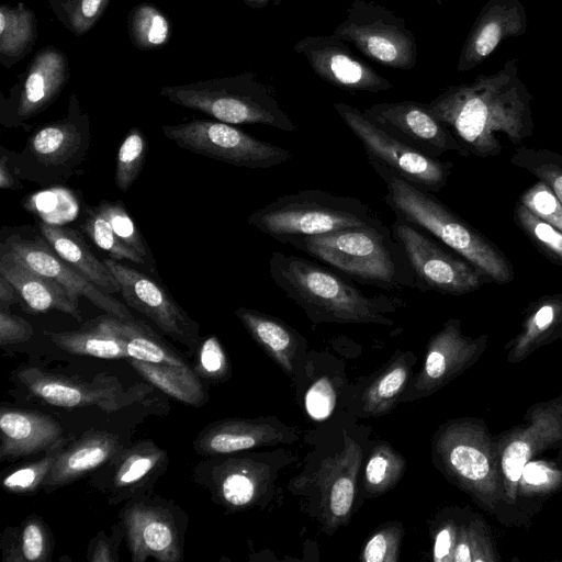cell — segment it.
Returning <instances> with one entry per match:
<instances>
[{
  "instance_id": "13",
  "label": "cell",
  "mask_w": 562,
  "mask_h": 562,
  "mask_svg": "<svg viewBox=\"0 0 562 562\" xmlns=\"http://www.w3.org/2000/svg\"><path fill=\"white\" fill-rule=\"evenodd\" d=\"M347 127L362 143L367 157H372L412 186L430 193L442 189L451 164L422 154L372 124L363 113L344 102L333 104Z\"/></svg>"
},
{
  "instance_id": "54",
  "label": "cell",
  "mask_w": 562,
  "mask_h": 562,
  "mask_svg": "<svg viewBox=\"0 0 562 562\" xmlns=\"http://www.w3.org/2000/svg\"><path fill=\"white\" fill-rule=\"evenodd\" d=\"M452 549V533L450 527L440 529L434 542V560L439 562L449 559Z\"/></svg>"
},
{
  "instance_id": "22",
  "label": "cell",
  "mask_w": 562,
  "mask_h": 562,
  "mask_svg": "<svg viewBox=\"0 0 562 562\" xmlns=\"http://www.w3.org/2000/svg\"><path fill=\"white\" fill-rule=\"evenodd\" d=\"M526 31V11L519 0H490L464 42L457 70L464 72L473 69L505 38L522 35Z\"/></svg>"
},
{
  "instance_id": "20",
  "label": "cell",
  "mask_w": 562,
  "mask_h": 562,
  "mask_svg": "<svg viewBox=\"0 0 562 562\" xmlns=\"http://www.w3.org/2000/svg\"><path fill=\"white\" fill-rule=\"evenodd\" d=\"M0 246L11 251L33 271L60 284L75 303L79 304V299L85 297L109 315L121 319L133 318L125 304L83 278L60 258L43 237L32 239L13 234Z\"/></svg>"
},
{
  "instance_id": "14",
  "label": "cell",
  "mask_w": 562,
  "mask_h": 562,
  "mask_svg": "<svg viewBox=\"0 0 562 562\" xmlns=\"http://www.w3.org/2000/svg\"><path fill=\"white\" fill-rule=\"evenodd\" d=\"M66 54L47 45L36 52L18 81L1 94L0 123L8 128L26 130L27 122L45 111L58 98L69 80Z\"/></svg>"
},
{
  "instance_id": "27",
  "label": "cell",
  "mask_w": 562,
  "mask_h": 562,
  "mask_svg": "<svg viewBox=\"0 0 562 562\" xmlns=\"http://www.w3.org/2000/svg\"><path fill=\"white\" fill-rule=\"evenodd\" d=\"M38 227L41 236L55 252L83 278L105 293L115 294L121 292V286L115 277L103 260H99L93 255L78 231L48 222H41Z\"/></svg>"
},
{
  "instance_id": "3",
  "label": "cell",
  "mask_w": 562,
  "mask_h": 562,
  "mask_svg": "<svg viewBox=\"0 0 562 562\" xmlns=\"http://www.w3.org/2000/svg\"><path fill=\"white\" fill-rule=\"evenodd\" d=\"M283 244L361 284L385 291L414 289L415 279L407 256L384 224L296 236Z\"/></svg>"
},
{
  "instance_id": "31",
  "label": "cell",
  "mask_w": 562,
  "mask_h": 562,
  "mask_svg": "<svg viewBox=\"0 0 562 562\" xmlns=\"http://www.w3.org/2000/svg\"><path fill=\"white\" fill-rule=\"evenodd\" d=\"M127 361L145 380L183 404L200 407L209 401L207 391L192 367Z\"/></svg>"
},
{
  "instance_id": "12",
  "label": "cell",
  "mask_w": 562,
  "mask_h": 562,
  "mask_svg": "<svg viewBox=\"0 0 562 562\" xmlns=\"http://www.w3.org/2000/svg\"><path fill=\"white\" fill-rule=\"evenodd\" d=\"M390 228L407 256L414 289L463 294L480 288L483 273L464 258L442 248L419 226L395 218Z\"/></svg>"
},
{
  "instance_id": "2",
  "label": "cell",
  "mask_w": 562,
  "mask_h": 562,
  "mask_svg": "<svg viewBox=\"0 0 562 562\" xmlns=\"http://www.w3.org/2000/svg\"><path fill=\"white\" fill-rule=\"evenodd\" d=\"M269 273L274 284L314 323L392 325L385 313L404 304L398 297L369 296L336 270L282 251L272 252Z\"/></svg>"
},
{
  "instance_id": "35",
  "label": "cell",
  "mask_w": 562,
  "mask_h": 562,
  "mask_svg": "<svg viewBox=\"0 0 562 562\" xmlns=\"http://www.w3.org/2000/svg\"><path fill=\"white\" fill-rule=\"evenodd\" d=\"M407 353L401 356L369 385L363 394L362 411L367 415L389 412L400 398L412 371Z\"/></svg>"
},
{
  "instance_id": "29",
  "label": "cell",
  "mask_w": 562,
  "mask_h": 562,
  "mask_svg": "<svg viewBox=\"0 0 562 562\" xmlns=\"http://www.w3.org/2000/svg\"><path fill=\"white\" fill-rule=\"evenodd\" d=\"M98 319L125 341L128 359L166 366L191 367L177 350L145 322L134 317L121 319L109 314L102 315Z\"/></svg>"
},
{
  "instance_id": "21",
  "label": "cell",
  "mask_w": 562,
  "mask_h": 562,
  "mask_svg": "<svg viewBox=\"0 0 562 562\" xmlns=\"http://www.w3.org/2000/svg\"><path fill=\"white\" fill-rule=\"evenodd\" d=\"M342 450L323 461L318 480L322 494V522L333 533L350 518L362 460L360 446L345 434Z\"/></svg>"
},
{
  "instance_id": "55",
  "label": "cell",
  "mask_w": 562,
  "mask_h": 562,
  "mask_svg": "<svg viewBox=\"0 0 562 562\" xmlns=\"http://www.w3.org/2000/svg\"><path fill=\"white\" fill-rule=\"evenodd\" d=\"M19 295L9 280L0 274V308L9 310L11 305L18 303Z\"/></svg>"
},
{
  "instance_id": "36",
  "label": "cell",
  "mask_w": 562,
  "mask_h": 562,
  "mask_svg": "<svg viewBox=\"0 0 562 562\" xmlns=\"http://www.w3.org/2000/svg\"><path fill=\"white\" fill-rule=\"evenodd\" d=\"M127 31L132 44L144 50L166 46L171 35L168 16L156 5L142 2L127 16Z\"/></svg>"
},
{
  "instance_id": "49",
  "label": "cell",
  "mask_w": 562,
  "mask_h": 562,
  "mask_svg": "<svg viewBox=\"0 0 562 562\" xmlns=\"http://www.w3.org/2000/svg\"><path fill=\"white\" fill-rule=\"evenodd\" d=\"M123 539L124 531L120 521L113 526L110 536L100 531L89 543L87 560L90 562H116L119 560L117 549Z\"/></svg>"
},
{
  "instance_id": "5",
  "label": "cell",
  "mask_w": 562,
  "mask_h": 562,
  "mask_svg": "<svg viewBox=\"0 0 562 562\" xmlns=\"http://www.w3.org/2000/svg\"><path fill=\"white\" fill-rule=\"evenodd\" d=\"M160 95L170 102L202 112L214 120L238 124H262L283 132L296 125L281 108L272 87L258 80L256 74L200 80L166 86Z\"/></svg>"
},
{
  "instance_id": "24",
  "label": "cell",
  "mask_w": 562,
  "mask_h": 562,
  "mask_svg": "<svg viewBox=\"0 0 562 562\" xmlns=\"http://www.w3.org/2000/svg\"><path fill=\"white\" fill-rule=\"evenodd\" d=\"M64 436L61 426L49 415L5 406L0 409L1 462L45 452Z\"/></svg>"
},
{
  "instance_id": "37",
  "label": "cell",
  "mask_w": 562,
  "mask_h": 562,
  "mask_svg": "<svg viewBox=\"0 0 562 562\" xmlns=\"http://www.w3.org/2000/svg\"><path fill=\"white\" fill-rule=\"evenodd\" d=\"M69 443V438L64 436L43 456L36 460L22 463L8 470L2 476L1 487L8 494L33 495L42 490L43 483L50 473L58 456Z\"/></svg>"
},
{
  "instance_id": "46",
  "label": "cell",
  "mask_w": 562,
  "mask_h": 562,
  "mask_svg": "<svg viewBox=\"0 0 562 562\" xmlns=\"http://www.w3.org/2000/svg\"><path fill=\"white\" fill-rule=\"evenodd\" d=\"M404 529L400 522H387L367 540L360 554L363 562H396Z\"/></svg>"
},
{
  "instance_id": "42",
  "label": "cell",
  "mask_w": 562,
  "mask_h": 562,
  "mask_svg": "<svg viewBox=\"0 0 562 562\" xmlns=\"http://www.w3.org/2000/svg\"><path fill=\"white\" fill-rule=\"evenodd\" d=\"M110 222L116 236L147 262L151 271L156 263L146 240L121 201L102 200L95 206Z\"/></svg>"
},
{
  "instance_id": "47",
  "label": "cell",
  "mask_w": 562,
  "mask_h": 562,
  "mask_svg": "<svg viewBox=\"0 0 562 562\" xmlns=\"http://www.w3.org/2000/svg\"><path fill=\"white\" fill-rule=\"evenodd\" d=\"M520 203L537 217L562 232V203L543 181L537 182L525 191Z\"/></svg>"
},
{
  "instance_id": "18",
  "label": "cell",
  "mask_w": 562,
  "mask_h": 562,
  "mask_svg": "<svg viewBox=\"0 0 562 562\" xmlns=\"http://www.w3.org/2000/svg\"><path fill=\"white\" fill-rule=\"evenodd\" d=\"M362 113L386 134L426 156L437 158L449 150H464L427 104L416 101L382 102L370 105Z\"/></svg>"
},
{
  "instance_id": "30",
  "label": "cell",
  "mask_w": 562,
  "mask_h": 562,
  "mask_svg": "<svg viewBox=\"0 0 562 562\" xmlns=\"http://www.w3.org/2000/svg\"><path fill=\"white\" fill-rule=\"evenodd\" d=\"M0 550L4 562H49L54 538L44 519L33 514L2 531Z\"/></svg>"
},
{
  "instance_id": "28",
  "label": "cell",
  "mask_w": 562,
  "mask_h": 562,
  "mask_svg": "<svg viewBox=\"0 0 562 562\" xmlns=\"http://www.w3.org/2000/svg\"><path fill=\"white\" fill-rule=\"evenodd\" d=\"M235 315L252 339L289 375L302 342L300 335L281 319L247 307H238Z\"/></svg>"
},
{
  "instance_id": "48",
  "label": "cell",
  "mask_w": 562,
  "mask_h": 562,
  "mask_svg": "<svg viewBox=\"0 0 562 562\" xmlns=\"http://www.w3.org/2000/svg\"><path fill=\"white\" fill-rule=\"evenodd\" d=\"M336 404V392L331 381L324 376L316 380L305 394V408L315 420L326 419Z\"/></svg>"
},
{
  "instance_id": "8",
  "label": "cell",
  "mask_w": 562,
  "mask_h": 562,
  "mask_svg": "<svg viewBox=\"0 0 562 562\" xmlns=\"http://www.w3.org/2000/svg\"><path fill=\"white\" fill-rule=\"evenodd\" d=\"M120 522L132 561L180 562L183 560L186 513L151 490L125 502Z\"/></svg>"
},
{
  "instance_id": "34",
  "label": "cell",
  "mask_w": 562,
  "mask_h": 562,
  "mask_svg": "<svg viewBox=\"0 0 562 562\" xmlns=\"http://www.w3.org/2000/svg\"><path fill=\"white\" fill-rule=\"evenodd\" d=\"M458 342L457 330L450 324H447L443 330L432 337L426 352L424 366L411 391L401 401L420 398L439 386L441 381L448 376L451 364L450 355Z\"/></svg>"
},
{
  "instance_id": "25",
  "label": "cell",
  "mask_w": 562,
  "mask_h": 562,
  "mask_svg": "<svg viewBox=\"0 0 562 562\" xmlns=\"http://www.w3.org/2000/svg\"><path fill=\"white\" fill-rule=\"evenodd\" d=\"M123 447L116 434L99 429L83 432L60 452L42 491L49 494L90 475Z\"/></svg>"
},
{
  "instance_id": "56",
  "label": "cell",
  "mask_w": 562,
  "mask_h": 562,
  "mask_svg": "<svg viewBox=\"0 0 562 562\" xmlns=\"http://www.w3.org/2000/svg\"><path fill=\"white\" fill-rule=\"evenodd\" d=\"M521 476L532 485H540L548 480L546 468L538 463H528L525 465Z\"/></svg>"
},
{
  "instance_id": "16",
  "label": "cell",
  "mask_w": 562,
  "mask_h": 562,
  "mask_svg": "<svg viewBox=\"0 0 562 562\" xmlns=\"http://www.w3.org/2000/svg\"><path fill=\"white\" fill-rule=\"evenodd\" d=\"M193 481L228 513L259 503L268 486L269 469L251 457L236 453L204 457L192 470Z\"/></svg>"
},
{
  "instance_id": "10",
  "label": "cell",
  "mask_w": 562,
  "mask_h": 562,
  "mask_svg": "<svg viewBox=\"0 0 562 562\" xmlns=\"http://www.w3.org/2000/svg\"><path fill=\"white\" fill-rule=\"evenodd\" d=\"M334 34L382 66L412 70L417 64L414 33L401 16L373 1L353 0Z\"/></svg>"
},
{
  "instance_id": "39",
  "label": "cell",
  "mask_w": 562,
  "mask_h": 562,
  "mask_svg": "<svg viewBox=\"0 0 562 562\" xmlns=\"http://www.w3.org/2000/svg\"><path fill=\"white\" fill-rule=\"evenodd\" d=\"M80 228L98 248L109 254L110 258L148 267L144 258L116 236L109 220L95 206L86 210Z\"/></svg>"
},
{
  "instance_id": "41",
  "label": "cell",
  "mask_w": 562,
  "mask_h": 562,
  "mask_svg": "<svg viewBox=\"0 0 562 562\" xmlns=\"http://www.w3.org/2000/svg\"><path fill=\"white\" fill-rule=\"evenodd\" d=\"M148 144L143 131L131 128L120 144L114 169V183L120 191H127L138 178Z\"/></svg>"
},
{
  "instance_id": "4",
  "label": "cell",
  "mask_w": 562,
  "mask_h": 562,
  "mask_svg": "<svg viewBox=\"0 0 562 562\" xmlns=\"http://www.w3.org/2000/svg\"><path fill=\"white\" fill-rule=\"evenodd\" d=\"M369 165L386 187L384 202L395 217L419 226L479 269L483 276L505 283L513 269L498 249L461 220L430 192L420 190L379 160L368 157Z\"/></svg>"
},
{
  "instance_id": "51",
  "label": "cell",
  "mask_w": 562,
  "mask_h": 562,
  "mask_svg": "<svg viewBox=\"0 0 562 562\" xmlns=\"http://www.w3.org/2000/svg\"><path fill=\"white\" fill-rule=\"evenodd\" d=\"M528 457L529 446L524 441H514L506 448L502 467L508 480L516 482L521 477Z\"/></svg>"
},
{
  "instance_id": "11",
  "label": "cell",
  "mask_w": 562,
  "mask_h": 562,
  "mask_svg": "<svg viewBox=\"0 0 562 562\" xmlns=\"http://www.w3.org/2000/svg\"><path fill=\"white\" fill-rule=\"evenodd\" d=\"M19 394L60 408L94 406L111 413L140 401V390H123L113 375L101 373L92 381L53 373L36 367H21L10 374Z\"/></svg>"
},
{
  "instance_id": "7",
  "label": "cell",
  "mask_w": 562,
  "mask_h": 562,
  "mask_svg": "<svg viewBox=\"0 0 562 562\" xmlns=\"http://www.w3.org/2000/svg\"><path fill=\"white\" fill-rule=\"evenodd\" d=\"M91 145L90 117L76 93L68 99L66 114L37 127L15 159L21 180L40 187L65 183L77 175Z\"/></svg>"
},
{
  "instance_id": "6",
  "label": "cell",
  "mask_w": 562,
  "mask_h": 562,
  "mask_svg": "<svg viewBox=\"0 0 562 562\" xmlns=\"http://www.w3.org/2000/svg\"><path fill=\"white\" fill-rule=\"evenodd\" d=\"M249 225L283 244L296 236L384 224L355 196L306 189L277 198L247 217Z\"/></svg>"
},
{
  "instance_id": "43",
  "label": "cell",
  "mask_w": 562,
  "mask_h": 562,
  "mask_svg": "<svg viewBox=\"0 0 562 562\" xmlns=\"http://www.w3.org/2000/svg\"><path fill=\"white\" fill-rule=\"evenodd\" d=\"M442 448L445 458L454 473L473 482L486 477L490 464L485 454L479 449L463 442L449 443L446 439Z\"/></svg>"
},
{
  "instance_id": "52",
  "label": "cell",
  "mask_w": 562,
  "mask_h": 562,
  "mask_svg": "<svg viewBox=\"0 0 562 562\" xmlns=\"http://www.w3.org/2000/svg\"><path fill=\"white\" fill-rule=\"evenodd\" d=\"M0 188L3 190H19L23 186L15 172V159L18 153L0 147Z\"/></svg>"
},
{
  "instance_id": "44",
  "label": "cell",
  "mask_w": 562,
  "mask_h": 562,
  "mask_svg": "<svg viewBox=\"0 0 562 562\" xmlns=\"http://www.w3.org/2000/svg\"><path fill=\"white\" fill-rule=\"evenodd\" d=\"M516 217L526 234L551 257L562 265V232L532 214L519 202Z\"/></svg>"
},
{
  "instance_id": "15",
  "label": "cell",
  "mask_w": 562,
  "mask_h": 562,
  "mask_svg": "<svg viewBox=\"0 0 562 562\" xmlns=\"http://www.w3.org/2000/svg\"><path fill=\"white\" fill-rule=\"evenodd\" d=\"M105 266L117 280L126 305L148 317L165 335L192 355L200 342V325L173 300L168 290L142 271L106 258Z\"/></svg>"
},
{
  "instance_id": "58",
  "label": "cell",
  "mask_w": 562,
  "mask_h": 562,
  "mask_svg": "<svg viewBox=\"0 0 562 562\" xmlns=\"http://www.w3.org/2000/svg\"><path fill=\"white\" fill-rule=\"evenodd\" d=\"M243 1L247 7H249L251 9H256V10L265 8L270 2V0H243Z\"/></svg>"
},
{
  "instance_id": "40",
  "label": "cell",
  "mask_w": 562,
  "mask_h": 562,
  "mask_svg": "<svg viewBox=\"0 0 562 562\" xmlns=\"http://www.w3.org/2000/svg\"><path fill=\"white\" fill-rule=\"evenodd\" d=\"M110 0H47L57 21L75 36L88 33L102 18Z\"/></svg>"
},
{
  "instance_id": "17",
  "label": "cell",
  "mask_w": 562,
  "mask_h": 562,
  "mask_svg": "<svg viewBox=\"0 0 562 562\" xmlns=\"http://www.w3.org/2000/svg\"><path fill=\"white\" fill-rule=\"evenodd\" d=\"M168 463L169 457L162 448L153 440H139L123 447L92 472L89 485L101 493L109 505H116L150 491Z\"/></svg>"
},
{
  "instance_id": "32",
  "label": "cell",
  "mask_w": 562,
  "mask_h": 562,
  "mask_svg": "<svg viewBox=\"0 0 562 562\" xmlns=\"http://www.w3.org/2000/svg\"><path fill=\"white\" fill-rule=\"evenodd\" d=\"M46 335L58 348L71 355L100 359L130 358L125 341L103 326L98 318L86 323L80 329L47 331Z\"/></svg>"
},
{
  "instance_id": "50",
  "label": "cell",
  "mask_w": 562,
  "mask_h": 562,
  "mask_svg": "<svg viewBox=\"0 0 562 562\" xmlns=\"http://www.w3.org/2000/svg\"><path fill=\"white\" fill-rule=\"evenodd\" d=\"M34 334L33 326L23 317L12 314L10 310L0 308V346L26 342Z\"/></svg>"
},
{
  "instance_id": "57",
  "label": "cell",
  "mask_w": 562,
  "mask_h": 562,
  "mask_svg": "<svg viewBox=\"0 0 562 562\" xmlns=\"http://www.w3.org/2000/svg\"><path fill=\"white\" fill-rule=\"evenodd\" d=\"M453 560L457 562H470L472 560L470 549L467 543L461 542L457 546Z\"/></svg>"
},
{
  "instance_id": "19",
  "label": "cell",
  "mask_w": 562,
  "mask_h": 562,
  "mask_svg": "<svg viewBox=\"0 0 562 562\" xmlns=\"http://www.w3.org/2000/svg\"><path fill=\"white\" fill-rule=\"evenodd\" d=\"M312 70L329 85L350 92H381L393 85L370 65L358 58L347 42L330 35H307L294 45Z\"/></svg>"
},
{
  "instance_id": "26",
  "label": "cell",
  "mask_w": 562,
  "mask_h": 562,
  "mask_svg": "<svg viewBox=\"0 0 562 562\" xmlns=\"http://www.w3.org/2000/svg\"><path fill=\"white\" fill-rule=\"evenodd\" d=\"M0 274L14 286L19 299L31 313L58 311L82 321L79 304L75 303L56 281L25 266L11 251L0 246Z\"/></svg>"
},
{
  "instance_id": "53",
  "label": "cell",
  "mask_w": 562,
  "mask_h": 562,
  "mask_svg": "<svg viewBox=\"0 0 562 562\" xmlns=\"http://www.w3.org/2000/svg\"><path fill=\"white\" fill-rule=\"evenodd\" d=\"M529 169L551 188L562 203V166L553 162H540L529 166Z\"/></svg>"
},
{
  "instance_id": "33",
  "label": "cell",
  "mask_w": 562,
  "mask_h": 562,
  "mask_svg": "<svg viewBox=\"0 0 562 562\" xmlns=\"http://www.w3.org/2000/svg\"><path fill=\"white\" fill-rule=\"evenodd\" d=\"M37 41V19L23 2L0 5V63L5 68L30 54Z\"/></svg>"
},
{
  "instance_id": "23",
  "label": "cell",
  "mask_w": 562,
  "mask_h": 562,
  "mask_svg": "<svg viewBox=\"0 0 562 562\" xmlns=\"http://www.w3.org/2000/svg\"><path fill=\"white\" fill-rule=\"evenodd\" d=\"M291 430L272 418H226L200 430L193 441L199 456L236 453L288 441Z\"/></svg>"
},
{
  "instance_id": "1",
  "label": "cell",
  "mask_w": 562,
  "mask_h": 562,
  "mask_svg": "<svg viewBox=\"0 0 562 562\" xmlns=\"http://www.w3.org/2000/svg\"><path fill=\"white\" fill-rule=\"evenodd\" d=\"M530 100L510 60L492 75L449 87L426 104L463 149L487 156L499 150L498 134L517 144L530 133Z\"/></svg>"
},
{
  "instance_id": "9",
  "label": "cell",
  "mask_w": 562,
  "mask_h": 562,
  "mask_svg": "<svg viewBox=\"0 0 562 562\" xmlns=\"http://www.w3.org/2000/svg\"><path fill=\"white\" fill-rule=\"evenodd\" d=\"M164 135L180 148L236 167L268 169L290 160L292 151L260 140L233 124L192 120L161 126Z\"/></svg>"
},
{
  "instance_id": "45",
  "label": "cell",
  "mask_w": 562,
  "mask_h": 562,
  "mask_svg": "<svg viewBox=\"0 0 562 562\" xmlns=\"http://www.w3.org/2000/svg\"><path fill=\"white\" fill-rule=\"evenodd\" d=\"M194 356L193 370L201 380L217 383L228 379L231 374L229 362L216 336L210 335L201 339Z\"/></svg>"
},
{
  "instance_id": "38",
  "label": "cell",
  "mask_w": 562,
  "mask_h": 562,
  "mask_svg": "<svg viewBox=\"0 0 562 562\" xmlns=\"http://www.w3.org/2000/svg\"><path fill=\"white\" fill-rule=\"evenodd\" d=\"M405 459L390 445L380 443L370 453L366 464L363 484L371 496L384 494L402 477Z\"/></svg>"
}]
</instances>
